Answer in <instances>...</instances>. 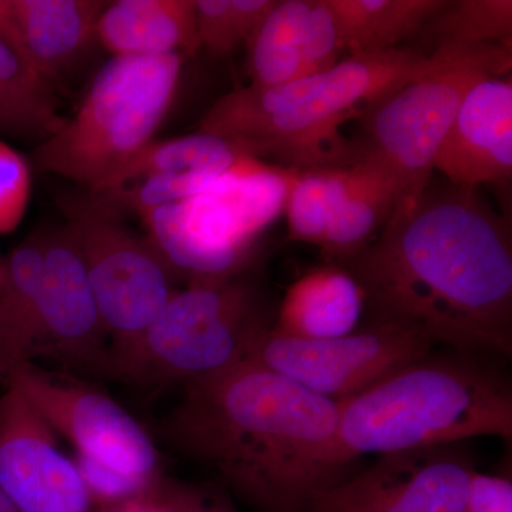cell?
<instances>
[{"label":"cell","instance_id":"4fadbf2b","mask_svg":"<svg viewBox=\"0 0 512 512\" xmlns=\"http://www.w3.org/2000/svg\"><path fill=\"white\" fill-rule=\"evenodd\" d=\"M0 490L22 512H92L93 501L56 433L15 387L0 396Z\"/></svg>","mask_w":512,"mask_h":512},{"label":"cell","instance_id":"ac0fdd59","mask_svg":"<svg viewBox=\"0 0 512 512\" xmlns=\"http://www.w3.org/2000/svg\"><path fill=\"white\" fill-rule=\"evenodd\" d=\"M366 296L343 266L313 269L285 293L272 332L286 338L325 340L355 332Z\"/></svg>","mask_w":512,"mask_h":512},{"label":"cell","instance_id":"d6986e66","mask_svg":"<svg viewBox=\"0 0 512 512\" xmlns=\"http://www.w3.org/2000/svg\"><path fill=\"white\" fill-rule=\"evenodd\" d=\"M396 205V184L383 168L362 156L330 170V207L323 252L346 261L384 227Z\"/></svg>","mask_w":512,"mask_h":512},{"label":"cell","instance_id":"ffe728a7","mask_svg":"<svg viewBox=\"0 0 512 512\" xmlns=\"http://www.w3.org/2000/svg\"><path fill=\"white\" fill-rule=\"evenodd\" d=\"M43 271L42 234L13 249L0 266V382L32 363Z\"/></svg>","mask_w":512,"mask_h":512},{"label":"cell","instance_id":"3957f363","mask_svg":"<svg viewBox=\"0 0 512 512\" xmlns=\"http://www.w3.org/2000/svg\"><path fill=\"white\" fill-rule=\"evenodd\" d=\"M471 355L430 353L339 402L343 468L365 454L454 446L485 436L510 440V384Z\"/></svg>","mask_w":512,"mask_h":512},{"label":"cell","instance_id":"9c48e42d","mask_svg":"<svg viewBox=\"0 0 512 512\" xmlns=\"http://www.w3.org/2000/svg\"><path fill=\"white\" fill-rule=\"evenodd\" d=\"M433 345L417 330L380 320L360 332L325 340L286 338L266 326L247 360L339 403L430 355Z\"/></svg>","mask_w":512,"mask_h":512},{"label":"cell","instance_id":"4316f807","mask_svg":"<svg viewBox=\"0 0 512 512\" xmlns=\"http://www.w3.org/2000/svg\"><path fill=\"white\" fill-rule=\"evenodd\" d=\"M276 3L278 0H197L200 46L215 55H228L251 39Z\"/></svg>","mask_w":512,"mask_h":512},{"label":"cell","instance_id":"7c38bea8","mask_svg":"<svg viewBox=\"0 0 512 512\" xmlns=\"http://www.w3.org/2000/svg\"><path fill=\"white\" fill-rule=\"evenodd\" d=\"M43 271L32 359L49 357L79 373L109 372L110 350L96 298L66 225L42 234Z\"/></svg>","mask_w":512,"mask_h":512},{"label":"cell","instance_id":"e575fe53","mask_svg":"<svg viewBox=\"0 0 512 512\" xmlns=\"http://www.w3.org/2000/svg\"><path fill=\"white\" fill-rule=\"evenodd\" d=\"M0 512H22L2 490H0Z\"/></svg>","mask_w":512,"mask_h":512},{"label":"cell","instance_id":"9a60e30c","mask_svg":"<svg viewBox=\"0 0 512 512\" xmlns=\"http://www.w3.org/2000/svg\"><path fill=\"white\" fill-rule=\"evenodd\" d=\"M433 170L457 187L510 180L511 79L483 80L468 92L434 158Z\"/></svg>","mask_w":512,"mask_h":512},{"label":"cell","instance_id":"8d00e7d4","mask_svg":"<svg viewBox=\"0 0 512 512\" xmlns=\"http://www.w3.org/2000/svg\"><path fill=\"white\" fill-rule=\"evenodd\" d=\"M2 261H3V259H2V258H0V266H2Z\"/></svg>","mask_w":512,"mask_h":512},{"label":"cell","instance_id":"484cf974","mask_svg":"<svg viewBox=\"0 0 512 512\" xmlns=\"http://www.w3.org/2000/svg\"><path fill=\"white\" fill-rule=\"evenodd\" d=\"M440 43H503L512 45L511 0H458L450 2L429 25Z\"/></svg>","mask_w":512,"mask_h":512},{"label":"cell","instance_id":"f546056e","mask_svg":"<svg viewBox=\"0 0 512 512\" xmlns=\"http://www.w3.org/2000/svg\"><path fill=\"white\" fill-rule=\"evenodd\" d=\"M74 464L93 503L104 505V508L140 497L158 483V480L128 476L116 468L79 453L74 458Z\"/></svg>","mask_w":512,"mask_h":512},{"label":"cell","instance_id":"8992f818","mask_svg":"<svg viewBox=\"0 0 512 512\" xmlns=\"http://www.w3.org/2000/svg\"><path fill=\"white\" fill-rule=\"evenodd\" d=\"M265 328L244 281L194 282L171 296L136 342L110 356L109 372L146 389L187 383L247 360Z\"/></svg>","mask_w":512,"mask_h":512},{"label":"cell","instance_id":"7a4b0ae2","mask_svg":"<svg viewBox=\"0 0 512 512\" xmlns=\"http://www.w3.org/2000/svg\"><path fill=\"white\" fill-rule=\"evenodd\" d=\"M164 431L255 512H303L345 470L339 403L249 360L184 383Z\"/></svg>","mask_w":512,"mask_h":512},{"label":"cell","instance_id":"277c9868","mask_svg":"<svg viewBox=\"0 0 512 512\" xmlns=\"http://www.w3.org/2000/svg\"><path fill=\"white\" fill-rule=\"evenodd\" d=\"M183 55L111 57L82 107L37 146L33 163L94 192L154 140L173 106Z\"/></svg>","mask_w":512,"mask_h":512},{"label":"cell","instance_id":"836d02e7","mask_svg":"<svg viewBox=\"0 0 512 512\" xmlns=\"http://www.w3.org/2000/svg\"><path fill=\"white\" fill-rule=\"evenodd\" d=\"M0 39L16 47L20 52L18 33H16L15 19H13L12 0H0Z\"/></svg>","mask_w":512,"mask_h":512},{"label":"cell","instance_id":"44dd1931","mask_svg":"<svg viewBox=\"0 0 512 512\" xmlns=\"http://www.w3.org/2000/svg\"><path fill=\"white\" fill-rule=\"evenodd\" d=\"M350 55L386 52L426 28L448 0H328Z\"/></svg>","mask_w":512,"mask_h":512},{"label":"cell","instance_id":"52a82bcc","mask_svg":"<svg viewBox=\"0 0 512 512\" xmlns=\"http://www.w3.org/2000/svg\"><path fill=\"white\" fill-rule=\"evenodd\" d=\"M433 56L409 49L350 55L325 72L311 99L282 111L235 140L242 153L276 158L296 171L342 170L357 163L363 148L340 134L346 121L362 119L370 107L433 67Z\"/></svg>","mask_w":512,"mask_h":512},{"label":"cell","instance_id":"4dcf8cb0","mask_svg":"<svg viewBox=\"0 0 512 512\" xmlns=\"http://www.w3.org/2000/svg\"><path fill=\"white\" fill-rule=\"evenodd\" d=\"M340 46L338 25L328 0H312V9L303 37V76H318L338 64Z\"/></svg>","mask_w":512,"mask_h":512},{"label":"cell","instance_id":"d6a6232c","mask_svg":"<svg viewBox=\"0 0 512 512\" xmlns=\"http://www.w3.org/2000/svg\"><path fill=\"white\" fill-rule=\"evenodd\" d=\"M103 512H177L171 498L170 487L157 483L148 493L128 500L126 503L111 505Z\"/></svg>","mask_w":512,"mask_h":512},{"label":"cell","instance_id":"8fae6325","mask_svg":"<svg viewBox=\"0 0 512 512\" xmlns=\"http://www.w3.org/2000/svg\"><path fill=\"white\" fill-rule=\"evenodd\" d=\"M474 471L454 446L382 454L320 490L303 512H464Z\"/></svg>","mask_w":512,"mask_h":512},{"label":"cell","instance_id":"5bb4252c","mask_svg":"<svg viewBox=\"0 0 512 512\" xmlns=\"http://www.w3.org/2000/svg\"><path fill=\"white\" fill-rule=\"evenodd\" d=\"M143 221L168 269L191 276L192 284L234 278L255 242L212 191L157 208Z\"/></svg>","mask_w":512,"mask_h":512},{"label":"cell","instance_id":"83f0119b","mask_svg":"<svg viewBox=\"0 0 512 512\" xmlns=\"http://www.w3.org/2000/svg\"><path fill=\"white\" fill-rule=\"evenodd\" d=\"M330 207V170L296 171L285 202L289 238L322 248Z\"/></svg>","mask_w":512,"mask_h":512},{"label":"cell","instance_id":"d590c367","mask_svg":"<svg viewBox=\"0 0 512 512\" xmlns=\"http://www.w3.org/2000/svg\"><path fill=\"white\" fill-rule=\"evenodd\" d=\"M0 133H8L6 130L5 121H3L2 116H0Z\"/></svg>","mask_w":512,"mask_h":512},{"label":"cell","instance_id":"ba28073f","mask_svg":"<svg viewBox=\"0 0 512 512\" xmlns=\"http://www.w3.org/2000/svg\"><path fill=\"white\" fill-rule=\"evenodd\" d=\"M60 204L113 338L114 355L136 342L164 311L175 293L171 271L150 241L133 234L120 212L97 195H72Z\"/></svg>","mask_w":512,"mask_h":512},{"label":"cell","instance_id":"5b68a950","mask_svg":"<svg viewBox=\"0 0 512 512\" xmlns=\"http://www.w3.org/2000/svg\"><path fill=\"white\" fill-rule=\"evenodd\" d=\"M433 57L429 72L362 117L367 136L363 156L396 184L390 217L412 212L429 190L434 158L468 92L483 80L511 72V45L503 43H440Z\"/></svg>","mask_w":512,"mask_h":512},{"label":"cell","instance_id":"f1b7e54d","mask_svg":"<svg viewBox=\"0 0 512 512\" xmlns=\"http://www.w3.org/2000/svg\"><path fill=\"white\" fill-rule=\"evenodd\" d=\"M32 174L28 161L0 141V234L19 227L28 210Z\"/></svg>","mask_w":512,"mask_h":512},{"label":"cell","instance_id":"1f68e13d","mask_svg":"<svg viewBox=\"0 0 512 512\" xmlns=\"http://www.w3.org/2000/svg\"><path fill=\"white\" fill-rule=\"evenodd\" d=\"M464 512H512L511 478L474 471Z\"/></svg>","mask_w":512,"mask_h":512},{"label":"cell","instance_id":"6da1fadb","mask_svg":"<svg viewBox=\"0 0 512 512\" xmlns=\"http://www.w3.org/2000/svg\"><path fill=\"white\" fill-rule=\"evenodd\" d=\"M377 312L464 353H512V244L476 188L427 190L346 259Z\"/></svg>","mask_w":512,"mask_h":512},{"label":"cell","instance_id":"30bf717a","mask_svg":"<svg viewBox=\"0 0 512 512\" xmlns=\"http://www.w3.org/2000/svg\"><path fill=\"white\" fill-rule=\"evenodd\" d=\"M5 386L15 387L77 453L128 476L157 480V448L119 403L87 384L50 375L33 363L16 367Z\"/></svg>","mask_w":512,"mask_h":512},{"label":"cell","instance_id":"603a6c76","mask_svg":"<svg viewBox=\"0 0 512 512\" xmlns=\"http://www.w3.org/2000/svg\"><path fill=\"white\" fill-rule=\"evenodd\" d=\"M245 156L229 141L200 133L171 140L151 141L121 165L109 180L92 194L121 190L148 178L194 173L204 170H229Z\"/></svg>","mask_w":512,"mask_h":512},{"label":"cell","instance_id":"2e32d148","mask_svg":"<svg viewBox=\"0 0 512 512\" xmlns=\"http://www.w3.org/2000/svg\"><path fill=\"white\" fill-rule=\"evenodd\" d=\"M103 0H12L20 52L47 82L59 83L96 37Z\"/></svg>","mask_w":512,"mask_h":512},{"label":"cell","instance_id":"d4e9b609","mask_svg":"<svg viewBox=\"0 0 512 512\" xmlns=\"http://www.w3.org/2000/svg\"><path fill=\"white\" fill-rule=\"evenodd\" d=\"M325 83V73L302 77L278 86L239 87L222 96L200 123V133L234 143L249 130L282 111L291 110L311 99Z\"/></svg>","mask_w":512,"mask_h":512},{"label":"cell","instance_id":"e0dca14e","mask_svg":"<svg viewBox=\"0 0 512 512\" xmlns=\"http://www.w3.org/2000/svg\"><path fill=\"white\" fill-rule=\"evenodd\" d=\"M96 37L113 57H156L200 49L197 0H117L97 22Z\"/></svg>","mask_w":512,"mask_h":512},{"label":"cell","instance_id":"cb8c5ba5","mask_svg":"<svg viewBox=\"0 0 512 512\" xmlns=\"http://www.w3.org/2000/svg\"><path fill=\"white\" fill-rule=\"evenodd\" d=\"M311 9L312 0H279L245 43L252 86H278L305 77L302 46Z\"/></svg>","mask_w":512,"mask_h":512},{"label":"cell","instance_id":"7402d4cb","mask_svg":"<svg viewBox=\"0 0 512 512\" xmlns=\"http://www.w3.org/2000/svg\"><path fill=\"white\" fill-rule=\"evenodd\" d=\"M0 116L8 134L49 140L66 126L55 86L16 47L0 39Z\"/></svg>","mask_w":512,"mask_h":512}]
</instances>
